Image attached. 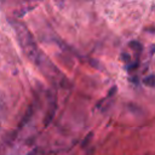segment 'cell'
<instances>
[{"label": "cell", "instance_id": "obj_1", "mask_svg": "<svg viewBox=\"0 0 155 155\" xmlns=\"http://www.w3.org/2000/svg\"><path fill=\"white\" fill-rule=\"evenodd\" d=\"M12 27H13V30L17 35V39H18V42L21 44L24 53L29 57V59H31L36 65L39 67H42V63L45 61V57L42 56V53L39 51L30 31L28 30V28L18 22V21H12L11 22Z\"/></svg>", "mask_w": 155, "mask_h": 155}]
</instances>
